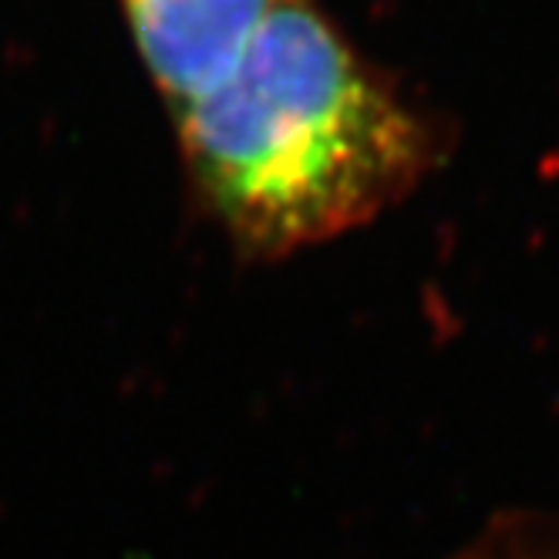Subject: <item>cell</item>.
I'll use <instances>...</instances> for the list:
<instances>
[{
  "instance_id": "cell-2",
  "label": "cell",
  "mask_w": 559,
  "mask_h": 559,
  "mask_svg": "<svg viewBox=\"0 0 559 559\" xmlns=\"http://www.w3.org/2000/svg\"><path fill=\"white\" fill-rule=\"evenodd\" d=\"M284 4L290 0H118L135 51L169 111L216 85Z\"/></svg>"
},
{
  "instance_id": "cell-1",
  "label": "cell",
  "mask_w": 559,
  "mask_h": 559,
  "mask_svg": "<svg viewBox=\"0 0 559 559\" xmlns=\"http://www.w3.org/2000/svg\"><path fill=\"white\" fill-rule=\"evenodd\" d=\"M169 115L199 195L266 257L365 226L435 155L425 118L313 0L273 11L219 82Z\"/></svg>"
}]
</instances>
